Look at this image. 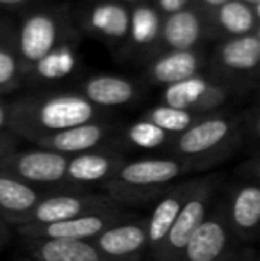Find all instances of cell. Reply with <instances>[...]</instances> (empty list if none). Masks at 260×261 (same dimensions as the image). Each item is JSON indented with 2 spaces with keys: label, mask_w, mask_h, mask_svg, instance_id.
Listing matches in <instances>:
<instances>
[{
  "label": "cell",
  "mask_w": 260,
  "mask_h": 261,
  "mask_svg": "<svg viewBox=\"0 0 260 261\" xmlns=\"http://www.w3.org/2000/svg\"><path fill=\"white\" fill-rule=\"evenodd\" d=\"M225 219L233 238L243 242L255 240L260 226V187L255 181L233 183L221 199Z\"/></svg>",
  "instance_id": "obj_9"
},
{
  "label": "cell",
  "mask_w": 260,
  "mask_h": 261,
  "mask_svg": "<svg viewBox=\"0 0 260 261\" xmlns=\"http://www.w3.org/2000/svg\"><path fill=\"white\" fill-rule=\"evenodd\" d=\"M77 68V52L72 45L63 43L34 62V73L41 80H63Z\"/></svg>",
  "instance_id": "obj_24"
},
{
  "label": "cell",
  "mask_w": 260,
  "mask_h": 261,
  "mask_svg": "<svg viewBox=\"0 0 260 261\" xmlns=\"http://www.w3.org/2000/svg\"><path fill=\"white\" fill-rule=\"evenodd\" d=\"M13 151H16V141L7 132H0V162L6 156H9Z\"/></svg>",
  "instance_id": "obj_29"
},
{
  "label": "cell",
  "mask_w": 260,
  "mask_h": 261,
  "mask_svg": "<svg viewBox=\"0 0 260 261\" xmlns=\"http://www.w3.org/2000/svg\"><path fill=\"white\" fill-rule=\"evenodd\" d=\"M160 16L153 7L139 4L130 13L129 36L132 43L137 46H148L159 38L160 34Z\"/></svg>",
  "instance_id": "obj_25"
},
{
  "label": "cell",
  "mask_w": 260,
  "mask_h": 261,
  "mask_svg": "<svg viewBox=\"0 0 260 261\" xmlns=\"http://www.w3.org/2000/svg\"><path fill=\"white\" fill-rule=\"evenodd\" d=\"M29 261H109L93 245L80 240H27Z\"/></svg>",
  "instance_id": "obj_17"
},
{
  "label": "cell",
  "mask_w": 260,
  "mask_h": 261,
  "mask_svg": "<svg viewBox=\"0 0 260 261\" xmlns=\"http://www.w3.org/2000/svg\"><path fill=\"white\" fill-rule=\"evenodd\" d=\"M114 206L107 196L93 194L87 190H61L50 192L38 201L32 212L20 226H43V224L63 222L91 212Z\"/></svg>",
  "instance_id": "obj_6"
},
{
  "label": "cell",
  "mask_w": 260,
  "mask_h": 261,
  "mask_svg": "<svg viewBox=\"0 0 260 261\" xmlns=\"http://www.w3.org/2000/svg\"><path fill=\"white\" fill-rule=\"evenodd\" d=\"M239 142V121L228 116L207 114L185 132L173 135L166 148L173 156L195 162L205 171L232 155Z\"/></svg>",
  "instance_id": "obj_3"
},
{
  "label": "cell",
  "mask_w": 260,
  "mask_h": 261,
  "mask_svg": "<svg viewBox=\"0 0 260 261\" xmlns=\"http://www.w3.org/2000/svg\"><path fill=\"white\" fill-rule=\"evenodd\" d=\"M228 98L225 87L212 84L210 80L196 75L182 80L173 86H168L162 93L164 105L173 109L187 110L196 116H207L212 110L221 107Z\"/></svg>",
  "instance_id": "obj_12"
},
{
  "label": "cell",
  "mask_w": 260,
  "mask_h": 261,
  "mask_svg": "<svg viewBox=\"0 0 260 261\" xmlns=\"http://www.w3.org/2000/svg\"><path fill=\"white\" fill-rule=\"evenodd\" d=\"M241 2L246 4V6H250L251 9L258 11V4H260V0H241Z\"/></svg>",
  "instance_id": "obj_36"
},
{
  "label": "cell",
  "mask_w": 260,
  "mask_h": 261,
  "mask_svg": "<svg viewBox=\"0 0 260 261\" xmlns=\"http://www.w3.org/2000/svg\"><path fill=\"white\" fill-rule=\"evenodd\" d=\"M89 25L105 38L123 39L129 34L130 13L120 2H100L91 9Z\"/></svg>",
  "instance_id": "obj_22"
},
{
  "label": "cell",
  "mask_w": 260,
  "mask_h": 261,
  "mask_svg": "<svg viewBox=\"0 0 260 261\" xmlns=\"http://www.w3.org/2000/svg\"><path fill=\"white\" fill-rule=\"evenodd\" d=\"M196 179L180 181L171 185L162 196L157 199L150 217L146 219V237H148V258L152 259L159 252L164 238L168 237L178 212L184 206L185 199L191 194Z\"/></svg>",
  "instance_id": "obj_13"
},
{
  "label": "cell",
  "mask_w": 260,
  "mask_h": 261,
  "mask_svg": "<svg viewBox=\"0 0 260 261\" xmlns=\"http://www.w3.org/2000/svg\"><path fill=\"white\" fill-rule=\"evenodd\" d=\"M200 57L193 50H170L152 64V79L162 86H173L196 76Z\"/></svg>",
  "instance_id": "obj_19"
},
{
  "label": "cell",
  "mask_w": 260,
  "mask_h": 261,
  "mask_svg": "<svg viewBox=\"0 0 260 261\" xmlns=\"http://www.w3.org/2000/svg\"><path fill=\"white\" fill-rule=\"evenodd\" d=\"M162 39L171 50H193L201 36V20L191 9L168 14L160 27Z\"/></svg>",
  "instance_id": "obj_20"
},
{
  "label": "cell",
  "mask_w": 260,
  "mask_h": 261,
  "mask_svg": "<svg viewBox=\"0 0 260 261\" xmlns=\"http://www.w3.org/2000/svg\"><path fill=\"white\" fill-rule=\"evenodd\" d=\"M61 23L52 13H34L21 23L18 34V52L29 64L43 59L50 50L59 45Z\"/></svg>",
  "instance_id": "obj_14"
},
{
  "label": "cell",
  "mask_w": 260,
  "mask_h": 261,
  "mask_svg": "<svg viewBox=\"0 0 260 261\" xmlns=\"http://www.w3.org/2000/svg\"><path fill=\"white\" fill-rule=\"evenodd\" d=\"M93 245L109 261H141L148 254L146 220L130 217L112 224L93 240Z\"/></svg>",
  "instance_id": "obj_11"
},
{
  "label": "cell",
  "mask_w": 260,
  "mask_h": 261,
  "mask_svg": "<svg viewBox=\"0 0 260 261\" xmlns=\"http://www.w3.org/2000/svg\"><path fill=\"white\" fill-rule=\"evenodd\" d=\"M97 107L82 94H52L43 98H27L11 105L9 130L34 142L39 137L57 134L68 128L97 119Z\"/></svg>",
  "instance_id": "obj_1"
},
{
  "label": "cell",
  "mask_w": 260,
  "mask_h": 261,
  "mask_svg": "<svg viewBox=\"0 0 260 261\" xmlns=\"http://www.w3.org/2000/svg\"><path fill=\"white\" fill-rule=\"evenodd\" d=\"M135 94L134 84L116 75L91 76L82 87V96L94 107H122L130 103Z\"/></svg>",
  "instance_id": "obj_18"
},
{
  "label": "cell",
  "mask_w": 260,
  "mask_h": 261,
  "mask_svg": "<svg viewBox=\"0 0 260 261\" xmlns=\"http://www.w3.org/2000/svg\"><path fill=\"white\" fill-rule=\"evenodd\" d=\"M232 240L221 199L214 201L178 261H228L233 254Z\"/></svg>",
  "instance_id": "obj_8"
},
{
  "label": "cell",
  "mask_w": 260,
  "mask_h": 261,
  "mask_svg": "<svg viewBox=\"0 0 260 261\" xmlns=\"http://www.w3.org/2000/svg\"><path fill=\"white\" fill-rule=\"evenodd\" d=\"M218 23L233 38L251 34L257 27V11L241 0H228L218 7Z\"/></svg>",
  "instance_id": "obj_23"
},
{
  "label": "cell",
  "mask_w": 260,
  "mask_h": 261,
  "mask_svg": "<svg viewBox=\"0 0 260 261\" xmlns=\"http://www.w3.org/2000/svg\"><path fill=\"white\" fill-rule=\"evenodd\" d=\"M219 61L230 71L246 73L257 68L260 61V39L257 32L237 36L223 43L219 48Z\"/></svg>",
  "instance_id": "obj_21"
},
{
  "label": "cell",
  "mask_w": 260,
  "mask_h": 261,
  "mask_svg": "<svg viewBox=\"0 0 260 261\" xmlns=\"http://www.w3.org/2000/svg\"><path fill=\"white\" fill-rule=\"evenodd\" d=\"M201 2H203L205 6H208V7H216V9H218L219 6H223V4L228 2V0H201Z\"/></svg>",
  "instance_id": "obj_34"
},
{
  "label": "cell",
  "mask_w": 260,
  "mask_h": 261,
  "mask_svg": "<svg viewBox=\"0 0 260 261\" xmlns=\"http://www.w3.org/2000/svg\"><path fill=\"white\" fill-rule=\"evenodd\" d=\"M201 171L195 162L178 156H145L125 160L114 178L105 185V196L112 203H143L160 197L175 179Z\"/></svg>",
  "instance_id": "obj_2"
},
{
  "label": "cell",
  "mask_w": 260,
  "mask_h": 261,
  "mask_svg": "<svg viewBox=\"0 0 260 261\" xmlns=\"http://www.w3.org/2000/svg\"><path fill=\"white\" fill-rule=\"evenodd\" d=\"M123 164L125 156L111 149H93L68 156L64 190H87L93 185H105Z\"/></svg>",
  "instance_id": "obj_10"
},
{
  "label": "cell",
  "mask_w": 260,
  "mask_h": 261,
  "mask_svg": "<svg viewBox=\"0 0 260 261\" xmlns=\"http://www.w3.org/2000/svg\"><path fill=\"white\" fill-rule=\"evenodd\" d=\"M129 213L116 206L91 212L63 222L43 224V226H16V231L25 240H80L93 242L112 224L129 219Z\"/></svg>",
  "instance_id": "obj_5"
},
{
  "label": "cell",
  "mask_w": 260,
  "mask_h": 261,
  "mask_svg": "<svg viewBox=\"0 0 260 261\" xmlns=\"http://www.w3.org/2000/svg\"><path fill=\"white\" fill-rule=\"evenodd\" d=\"M111 135V126L98 121L84 123L79 126L68 128V130L57 132V134L39 137L34 141L38 148L50 149V151L61 153L66 156L79 155V153L93 151V149L102 148L105 141Z\"/></svg>",
  "instance_id": "obj_15"
},
{
  "label": "cell",
  "mask_w": 260,
  "mask_h": 261,
  "mask_svg": "<svg viewBox=\"0 0 260 261\" xmlns=\"http://www.w3.org/2000/svg\"><path fill=\"white\" fill-rule=\"evenodd\" d=\"M9 240H11V229H9V226L0 219V249H2Z\"/></svg>",
  "instance_id": "obj_32"
},
{
  "label": "cell",
  "mask_w": 260,
  "mask_h": 261,
  "mask_svg": "<svg viewBox=\"0 0 260 261\" xmlns=\"http://www.w3.org/2000/svg\"><path fill=\"white\" fill-rule=\"evenodd\" d=\"M200 117L201 116H196V114L187 112V110L173 109V107L168 105H157L153 109H150L143 119L153 123L155 126H159L160 130H164L168 135L173 137V135L182 134L189 126H193Z\"/></svg>",
  "instance_id": "obj_26"
},
{
  "label": "cell",
  "mask_w": 260,
  "mask_h": 261,
  "mask_svg": "<svg viewBox=\"0 0 260 261\" xmlns=\"http://www.w3.org/2000/svg\"><path fill=\"white\" fill-rule=\"evenodd\" d=\"M68 156L50 149H27L13 151L0 162V171L21 179L32 187H56L64 190V176Z\"/></svg>",
  "instance_id": "obj_7"
},
{
  "label": "cell",
  "mask_w": 260,
  "mask_h": 261,
  "mask_svg": "<svg viewBox=\"0 0 260 261\" xmlns=\"http://www.w3.org/2000/svg\"><path fill=\"white\" fill-rule=\"evenodd\" d=\"M228 261H257V258H255L251 252H244L243 256H239V254H235V252H233L232 258H230Z\"/></svg>",
  "instance_id": "obj_33"
},
{
  "label": "cell",
  "mask_w": 260,
  "mask_h": 261,
  "mask_svg": "<svg viewBox=\"0 0 260 261\" xmlns=\"http://www.w3.org/2000/svg\"><path fill=\"white\" fill-rule=\"evenodd\" d=\"M125 139L135 148L143 149H157L162 148L170 142L171 135H168L164 130L155 126L153 123L146 119H139L132 123L125 130Z\"/></svg>",
  "instance_id": "obj_27"
},
{
  "label": "cell",
  "mask_w": 260,
  "mask_h": 261,
  "mask_svg": "<svg viewBox=\"0 0 260 261\" xmlns=\"http://www.w3.org/2000/svg\"><path fill=\"white\" fill-rule=\"evenodd\" d=\"M187 2H189V0H157L159 7L166 14H173V13H178V11L185 9Z\"/></svg>",
  "instance_id": "obj_30"
},
{
  "label": "cell",
  "mask_w": 260,
  "mask_h": 261,
  "mask_svg": "<svg viewBox=\"0 0 260 261\" xmlns=\"http://www.w3.org/2000/svg\"><path fill=\"white\" fill-rule=\"evenodd\" d=\"M9 116H11V105L0 101V132H4L9 126Z\"/></svg>",
  "instance_id": "obj_31"
},
{
  "label": "cell",
  "mask_w": 260,
  "mask_h": 261,
  "mask_svg": "<svg viewBox=\"0 0 260 261\" xmlns=\"http://www.w3.org/2000/svg\"><path fill=\"white\" fill-rule=\"evenodd\" d=\"M219 176L210 174L205 178H196L191 194L185 199L184 206L178 212L168 237L164 238L159 252L150 261H178L187 245L189 238L198 229L203 219L207 217L212 203L216 201L219 190Z\"/></svg>",
  "instance_id": "obj_4"
},
{
  "label": "cell",
  "mask_w": 260,
  "mask_h": 261,
  "mask_svg": "<svg viewBox=\"0 0 260 261\" xmlns=\"http://www.w3.org/2000/svg\"><path fill=\"white\" fill-rule=\"evenodd\" d=\"M20 57L9 48L0 46V91H6L16 84L20 76Z\"/></svg>",
  "instance_id": "obj_28"
},
{
  "label": "cell",
  "mask_w": 260,
  "mask_h": 261,
  "mask_svg": "<svg viewBox=\"0 0 260 261\" xmlns=\"http://www.w3.org/2000/svg\"><path fill=\"white\" fill-rule=\"evenodd\" d=\"M125 2H137V4H141V2H146V0H125Z\"/></svg>",
  "instance_id": "obj_37"
},
{
  "label": "cell",
  "mask_w": 260,
  "mask_h": 261,
  "mask_svg": "<svg viewBox=\"0 0 260 261\" xmlns=\"http://www.w3.org/2000/svg\"><path fill=\"white\" fill-rule=\"evenodd\" d=\"M27 2V0H0V6H7V7H13V6H20V4Z\"/></svg>",
  "instance_id": "obj_35"
},
{
  "label": "cell",
  "mask_w": 260,
  "mask_h": 261,
  "mask_svg": "<svg viewBox=\"0 0 260 261\" xmlns=\"http://www.w3.org/2000/svg\"><path fill=\"white\" fill-rule=\"evenodd\" d=\"M41 197L36 187L0 171V219L7 226H20Z\"/></svg>",
  "instance_id": "obj_16"
},
{
  "label": "cell",
  "mask_w": 260,
  "mask_h": 261,
  "mask_svg": "<svg viewBox=\"0 0 260 261\" xmlns=\"http://www.w3.org/2000/svg\"><path fill=\"white\" fill-rule=\"evenodd\" d=\"M100 2H122V0H100Z\"/></svg>",
  "instance_id": "obj_38"
}]
</instances>
